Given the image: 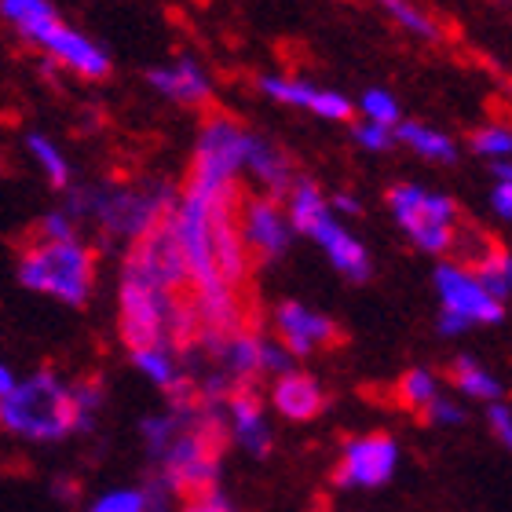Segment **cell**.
<instances>
[{"mask_svg": "<svg viewBox=\"0 0 512 512\" xmlns=\"http://www.w3.org/2000/svg\"><path fill=\"white\" fill-rule=\"evenodd\" d=\"M180 191L183 187L161 180V176H147L139 183L99 180L85 183V187H70L63 194V205L77 216L81 231L92 227L103 242H121L128 249L169 220L180 202Z\"/></svg>", "mask_w": 512, "mask_h": 512, "instance_id": "6da1fadb", "label": "cell"}, {"mask_svg": "<svg viewBox=\"0 0 512 512\" xmlns=\"http://www.w3.org/2000/svg\"><path fill=\"white\" fill-rule=\"evenodd\" d=\"M0 432L30 447H55L81 436L74 381H66L55 366L22 374L0 406Z\"/></svg>", "mask_w": 512, "mask_h": 512, "instance_id": "7a4b0ae2", "label": "cell"}, {"mask_svg": "<svg viewBox=\"0 0 512 512\" xmlns=\"http://www.w3.org/2000/svg\"><path fill=\"white\" fill-rule=\"evenodd\" d=\"M19 286L33 297L55 300L63 308H88L96 297V253L88 242H41L33 238L15 264Z\"/></svg>", "mask_w": 512, "mask_h": 512, "instance_id": "3957f363", "label": "cell"}, {"mask_svg": "<svg viewBox=\"0 0 512 512\" xmlns=\"http://www.w3.org/2000/svg\"><path fill=\"white\" fill-rule=\"evenodd\" d=\"M282 202H286L289 220L297 227V235L315 242L337 275L355 282V286L370 282V275H374L370 249L348 231V224H344L341 216L333 213L330 194L322 191L319 183L308 180V176H297V183L289 187V194Z\"/></svg>", "mask_w": 512, "mask_h": 512, "instance_id": "277c9868", "label": "cell"}, {"mask_svg": "<svg viewBox=\"0 0 512 512\" xmlns=\"http://www.w3.org/2000/svg\"><path fill=\"white\" fill-rule=\"evenodd\" d=\"M432 286H436L439 300L436 330L447 341H458V337L483 330V326H498L505 319V300L494 297L469 264H454V260L436 264Z\"/></svg>", "mask_w": 512, "mask_h": 512, "instance_id": "5b68a950", "label": "cell"}, {"mask_svg": "<svg viewBox=\"0 0 512 512\" xmlns=\"http://www.w3.org/2000/svg\"><path fill=\"white\" fill-rule=\"evenodd\" d=\"M388 213L425 256H447L458 246V202L450 194L425 183H395L388 191Z\"/></svg>", "mask_w": 512, "mask_h": 512, "instance_id": "8992f818", "label": "cell"}, {"mask_svg": "<svg viewBox=\"0 0 512 512\" xmlns=\"http://www.w3.org/2000/svg\"><path fill=\"white\" fill-rule=\"evenodd\" d=\"M403 447L388 432H363L344 439L337 465L330 472V483L344 494H374L399 476Z\"/></svg>", "mask_w": 512, "mask_h": 512, "instance_id": "52a82bcc", "label": "cell"}, {"mask_svg": "<svg viewBox=\"0 0 512 512\" xmlns=\"http://www.w3.org/2000/svg\"><path fill=\"white\" fill-rule=\"evenodd\" d=\"M249 143H253V128L238 125L227 114L205 118L198 128V139H194L187 176L202 183H238V176L246 172Z\"/></svg>", "mask_w": 512, "mask_h": 512, "instance_id": "ba28073f", "label": "cell"}, {"mask_svg": "<svg viewBox=\"0 0 512 512\" xmlns=\"http://www.w3.org/2000/svg\"><path fill=\"white\" fill-rule=\"evenodd\" d=\"M33 48L44 52V59L55 66L70 70L81 81H107L110 70H114V55L88 33L74 30L70 22L59 15L55 22H48L41 33H33Z\"/></svg>", "mask_w": 512, "mask_h": 512, "instance_id": "9c48e42d", "label": "cell"}, {"mask_svg": "<svg viewBox=\"0 0 512 512\" xmlns=\"http://www.w3.org/2000/svg\"><path fill=\"white\" fill-rule=\"evenodd\" d=\"M242 238H246L249 256H256L260 264H278L282 256L293 249L297 227L289 220V209L275 194H249L242 198Z\"/></svg>", "mask_w": 512, "mask_h": 512, "instance_id": "30bf717a", "label": "cell"}, {"mask_svg": "<svg viewBox=\"0 0 512 512\" xmlns=\"http://www.w3.org/2000/svg\"><path fill=\"white\" fill-rule=\"evenodd\" d=\"M271 326H275V337L286 344V352L297 363L326 352V348H333V344L341 341L337 322L326 311L304 304V300H278L275 311H271Z\"/></svg>", "mask_w": 512, "mask_h": 512, "instance_id": "8fae6325", "label": "cell"}, {"mask_svg": "<svg viewBox=\"0 0 512 512\" xmlns=\"http://www.w3.org/2000/svg\"><path fill=\"white\" fill-rule=\"evenodd\" d=\"M224 421H227V439L231 447L242 450L246 458L267 461L275 450V425L267 414V403L260 399L253 384H242L227 395L224 403Z\"/></svg>", "mask_w": 512, "mask_h": 512, "instance_id": "7c38bea8", "label": "cell"}, {"mask_svg": "<svg viewBox=\"0 0 512 512\" xmlns=\"http://www.w3.org/2000/svg\"><path fill=\"white\" fill-rule=\"evenodd\" d=\"M256 88H260L271 103L304 110V114H315V118H322V121H352L355 110H359L344 92L322 88V85H315V81H304V77L260 74L256 77Z\"/></svg>", "mask_w": 512, "mask_h": 512, "instance_id": "4fadbf2b", "label": "cell"}, {"mask_svg": "<svg viewBox=\"0 0 512 512\" xmlns=\"http://www.w3.org/2000/svg\"><path fill=\"white\" fill-rule=\"evenodd\" d=\"M143 81L154 96L169 99L176 107H205L213 99V74L194 55H176L169 63L150 66Z\"/></svg>", "mask_w": 512, "mask_h": 512, "instance_id": "5bb4252c", "label": "cell"}, {"mask_svg": "<svg viewBox=\"0 0 512 512\" xmlns=\"http://www.w3.org/2000/svg\"><path fill=\"white\" fill-rule=\"evenodd\" d=\"M267 406H271L282 421H289V425H308V421L326 414L330 395H326L319 377L297 366V370H289V374L271 381V388H267Z\"/></svg>", "mask_w": 512, "mask_h": 512, "instance_id": "9a60e30c", "label": "cell"}, {"mask_svg": "<svg viewBox=\"0 0 512 512\" xmlns=\"http://www.w3.org/2000/svg\"><path fill=\"white\" fill-rule=\"evenodd\" d=\"M246 176L260 187V194H275V198H286L289 187L297 183V169H293L289 154L260 132H253V143H249Z\"/></svg>", "mask_w": 512, "mask_h": 512, "instance_id": "2e32d148", "label": "cell"}, {"mask_svg": "<svg viewBox=\"0 0 512 512\" xmlns=\"http://www.w3.org/2000/svg\"><path fill=\"white\" fill-rule=\"evenodd\" d=\"M85 512H172V494L150 476L143 483H125V487L99 491L85 505Z\"/></svg>", "mask_w": 512, "mask_h": 512, "instance_id": "e0dca14e", "label": "cell"}, {"mask_svg": "<svg viewBox=\"0 0 512 512\" xmlns=\"http://www.w3.org/2000/svg\"><path fill=\"white\" fill-rule=\"evenodd\" d=\"M447 381L454 384V392H458L461 399H469V403L491 406L505 399L502 377L494 374L487 363H480L476 355H465V352L454 355L447 366Z\"/></svg>", "mask_w": 512, "mask_h": 512, "instance_id": "ac0fdd59", "label": "cell"}, {"mask_svg": "<svg viewBox=\"0 0 512 512\" xmlns=\"http://www.w3.org/2000/svg\"><path fill=\"white\" fill-rule=\"evenodd\" d=\"M395 136L403 143L406 150H414L417 158L432 161V165H454L458 161V143L447 136V132H439L436 125H425V121H410L403 118L399 128H395Z\"/></svg>", "mask_w": 512, "mask_h": 512, "instance_id": "d6986e66", "label": "cell"}, {"mask_svg": "<svg viewBox=\"0 0 512 512\" xmlns=\"http://www.w3.org/2000/svg\"><path fill=\"white\" fill-rule=\"evenodd\" d=\"M26 150H30L33 165L41 169L44 183L52 187V191H70L74 187V165H70V158H66V150L55 143L52 136H44V132H26Z\"/></svg>", "mask_w": 512, "mask_h": 512, "instance_id": "ffe728a7", "label": "cell"}, {"mask_svg": "<svg viewBox=\"0 0 512 512\" xmlns=\"http://www.w3.org/2000/svg\"><path fill=\"white\" fill-rule=\"evenodd\" d=\"M0 19L30 44L33 33H41L48 22L59 19V8L52 0H0Z\"/></svg>", "mask_w": 512, "mask_h": 512, "instance_id": "44dd1931", "label": "cell"}, {"mask_svg": "<svg viewBox=\"0 0 512 512\" xmlns=\"http://www.w3.org/2000/svg\"><path fill=\"white\" fill-rule=\"evenodd\" d=\"M395 395H399V403H403L410 414L421 417L428 406L443 395V381H439V374L428 370V366H410V370L399 377V384H395Z\"/></svg>", "mask_w": 512, "mask_h": 512, "instance_id": "7402d4cb", "label": "cell"}, {"mask_svg": "<svg viewBox=\"0 0 512 512\" xmlns=\"http://www.w3.org/2000/svg\"><path fill=\"white\" fill-rule=\"evenodd\" d=\"M374 4L395 26H403L406 33H414L421 41H443V26L421 4H414V0H374Z\"/></svg>", "mask_w": 512, "mask_h": 512, "instance_id": "603a6c76", "label": "cell"}, {"mask_svg": "<svg viewBox=\"0 0 512 512\" xmlns=\"http://www.w3.org/2000/svg\"><path fill=\"white\" fill-rule=\"evenodd\" d=\"M472 271L480 275V282L491 289L494 297L502 300L512 297V249H491Z\"/></svg>", "mask_w": 512, "mask_h": 512, "instance_id": "cb8c5ba5", "label": "cell"}, {"mask_svg": "<svg viewBox=\"0 0 512 512\" xmlns=\"http://www.w3.org/2000/svg\"><path fill=\"white\" fill-rule=\"evenodd\" d=\"M33 238H41V242H74V238H81V224H77V216L59 202L37 216Z\"/></svg>", "mask_w": 512, "mask_h": 512, "instance_id": "d4e9b609", "label": "cell"}, {"mask_svg": "<svg viewBox=\"0 0 512 512\" xmlns=\"http://www.w3.org/2000/svg\"><path fill=\"white\" fill-rule=\"evenodd\" d=\"M355 107H359L363 121H377V125H392V128H399V121H403V107H399V99L388 88H366Z\"/></svg>", "mask_w": 512, "mask_h": 512, "instance_id": "484cf974", "label": "cell"}, {"mask_svg": "<svg viewBox=\"0 0 512 512\" xmlns=\"http://www.w3.org/2000/svg\"><path fill=\"white\" fill-rule=\"evenodd\" d=\"M472 154H480L494 165V161L512 158V128L509 125H483L469 136Z\"/></svg>", "mask_w": 512, "mask_h": 512, "instance_id": "4316f807", "label": "cell"}, {"mask_svg": "<svg viewBox=\"0 0 512 512\" xmlns=\"http://www.w3.org/2000/svg\"><path fill=\"white\" fill-rule=\"evenodd\" d=\"M352 139L370 154H388L392 147H399V136H395L392 125H377V121H355Z\"/></svg>", "mask_w": 512, "mask_h": 512, "instance_id": "83f0119b", "label": "cell"}, {"mask_svg": "<svg viewBox=\"0 0 512 512\" xmlns=\"http://www.w3.org/2000/svg\"><path fill=\"white\" fill-rule=\"evenodd\" d=\"M421 417H425L432 428H461V425H469V406L443 392Z\"/></svg>", "mask_w": 512, "mask_h": 512, "instance_id": "f1b7e54d", "label": "cell"}, {"mask_svg": "<svg viewBox=\"0 0 512 512\" xmlns=\"http://www.w3.org/2000/svg\"><path fill=\"white\" fill-rule=\"evenodd\" d=\"M176 512H238V505H235V498L224 491V487H213V491L180 498V509H176Z\"/></svg>", "mask_w": 512, "mask_h": 512, "instance_id": "f546056e", "label": "cell"}, {"mask_svg": "<svg viewBox=\"0 0 512 512\" xmlns=\"http://www.w3.org/2000/svg\"><path fill=\"white\" fill-rule=\"evenodd\" d=\"M487 428H491V436L498 439V447L509 450V458H512V406L505 403H491L487 406Z\"/></svg>", "mask_w": 512, "mask_h": 512, "instance_id": "4dcf8cb0", "label": "cell"}, {"mask_svg": "<svg viewBox=\"0 0 512 512\" xmlns=\"http://www.w3.org/2000/svg\"><path fill=\"white\" fill-rule=\"evenodd\" d=\"M491 209L502 224H512V183H494L491 191Z\"/></svg>", "mask_w": 512, "mask_h": 512, "instance_id": "1f68e13d", "label": "cell"}, {"mask_svg": "<svg viewBox=\"0 0 512 512\" xmlns=\"http://www.w3.org/2000/svg\"><path fill=\"white\" fill-rule=\"evenodd\" d=\"M330 205H333V213L341 216V220H352V216L363 213V205L355 202V194H348V191H333L330 194Z\"/></svg>", "mask_w": 512, "mask_h": 512, "instance_id": "d6a6232c", "label": "cell"}, {"mask_svg": "<svg viewBox=\"0 0 512 512\" xmlns=\"http://www.w3.org/2000/svg\"><path fill=\"white\" fill-rule=\"evenodd\" d=\"M15 381H19V374L11 370L4 359H0V406H4V399H8V392L15 388Z\"/></svg>", "mask_w": 512, "mask_h": 512, "instance_id": "836d02e7", "label": "cell"}, {"mask_svg": "<svg viewBox=\"0 0 512 512\" xmlns=\"http://www.w3.org/2000/svg\"><path fill=\"white\" fill-rule=\"evenodd\" d=\"M491 172H494V183H512V158L509 161H494Z\"/></svg>", "mask_w": 512, "mask_h": 512, "instance_id": "e575fe53", "label": "cell"}]
</instances>
